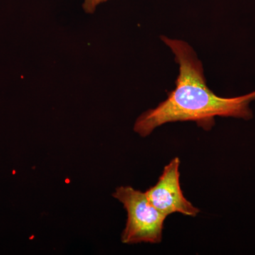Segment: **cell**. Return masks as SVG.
Returning <instances> with one entry per match:
<instances>
[{
  "label": "cell",
  "instance_id": "7a4b0ae2",
  "mask_svg": "<svg viewBox=\"0 0 255 255\" xmlns=\"http://www.w3.org/2000/svg\"><path fill=\"white\" fill-rule=\"evenodd\" d=\"M127 209V226L122 236L125 244L159 243L162 241L164 223L167 219L151 204L145 192L129 186L117 188L113 194Z\"/></svg>",
  "mask_w": 255,
  "mask_h": 255
},
{
  "label": "cell",
  "instance_id": "6da1fadb",
  "mask_svg": "<svg viewBox=\"0 0 255 255\" xmlns=\"http://www.w3.org/2000/svg\"><path fill=\"white\" fill-rule=\"evenodd\" d=\"M161 39L172 50L179 64L176 87L167 100L137 119L135 132L146 137L156 128L172 122L190 121L210 129L216 117L252 118L249 105L255 100V92L234 98L219 97L206 85L202 63L189 43L164 36Z\"/></svg>",
  "mask_w": 255,
  "mask_h": 255
},
{
  "label": "cell",
  "instance_id": "277c9868",
  "mask_svg": "<svg viewBox=\"0 0 255 255\" xmlns=\"http://www.w3.org/2000/svg\"><path fill=\"white\" fill-rule=\"evenodd\" d=\"M109 0H84L82 7L87 14H93L99 5Z\"/></svg>",
  "mask_w": 255,
  "mask_h": 255
},
{
  "label": "cell",
  "instance_id": "3957f363",
  "mask_svg": "<svg viewBox=\"0 0 255 255\" xmlns=\"http://www.w3.org/2000/svg\"><path fill=\"white\" fill-rule=\"evenodd\" d=\"M179 165L178 157L172 159L164 167L155 185L147 189L145 194L151 204L167 217L175 213L194 217L200 211L183 194L179 183Z\"/></svg>",
  "mask_w": 255,
  "mask_h": 255
}]
</instances>
